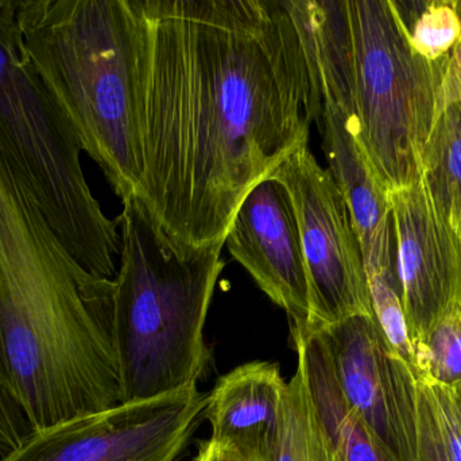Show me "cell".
I'll return each mask as SVG.
<instances>
[{
  "instance_id": "cell-14",
  "label": "cell",
  "mask_w": 461,
  "mask_h": 461,
  "mask_svg": "<svg viewBox=\"0 0 461 461\" xmlns=\"http://www.w3.org/2000/svg\"><path fill=\"white\" fill-rule=\"evenodd\" d=\"M312 409L341 461H392L344 398L327 346L314 327H290Z\"/></svg>"
},
{
  "instance_id": "cell-1",
  "label": "cell",
  "mask_w": 461,
  "mask_h": 461,
  "mask_svg": "<svg viewBox=\"0 0 461 461\" xmlns=\"http://www.w3.org/2000/svg\"><path fill=\"white\" fill-rule=\"evenodd\" d=\"M140 175L176 240H226L241 200L308 145L319 113L285 0H131Z\"/></svg>"
},
{
  "instance_id": "cell-22",
  "label": "cell",
  "mask_w": 461,
  "mask_h": 461,
  "mask_svg": "<svg viewBox=\"0 0 461 461\" xmlns=\"http://www.w3.org/2000/svg\"><path fill=\"white\" fill-rule=\"evenodd\" d=\"M456 103H461V42L452 51L441 75L436 95V119L449 106Z\"/></svg>"
},
{
  "instance_id": "cell-7",
  "label": "cell",
  "mask_w": 461,
  "mask_h": 461,
  "mask_svg": "<svg viewBox=\"0 0 461 461\" xmlns=\"http://www.w3.org/2000/svg\"><path fill=\"white\" fill-rule=\"evenodd\" d=\"M270 178L287 189L294 206L308 273L311 325L374 317L359 238L332 173L306 145L287 157Z\"/></svg>"
},
{
  "instance_id": "cell-15",
  "label": "cell",
  "mask_w": 461,
  "mask_h": 461,
  "mask_svg": "<svg viewBox=\"0 0 461 461\" xmlns=\"http://www.w3.org/2000/svg\"><path fill=\"white\" fill-rule=\"evenodd\" d=\"M422 178L461 246V103L436 119L422 152Z\"/></svg>"
},
{
  "instance_id": "cell-19",
  "label": "cell",
  "mask_w": 461,
  "mask_h": 461,
  "mask_svg": "<svg viewBox=\"0 0 461 461\" xmlns=\"http://www.w3.org/2000/svg\"><path fill=\"white\" fill-rule=\"evenodd\" d=\"M367 281L376 324L392 348L417 376L416 354L409 338L397 273L394 271L370 272Z\"/></svg>"
},
{
  "instance_id": "cell-10",
  "label": "cell",
  "mask_w": 461,
  "mask_h": 461,
  "mask_svg": "<svg viewBox=\"0 0 461 461\" xmlns=\"http://www.w3.org/2000/svg\"><path fill=\"white\" fill-rule=\"evenodd\" d=\"M387 195L395 273L417 356L433 327L454 303L461 302V246L436 208L424 178Z\"/></svg>"
},
{
  "instance_id": "cell-16",
  "label": "cell",
  "mask_w": 461,
  "mask_h": 461,
  "mask_svg": "<svg viewBox=\"0 0 461 461\" xmlns=\"http://www.w3.org/2000/svg\"><path fill=\"white\" fill-rule=\"evenodd\" d=\"M413 51L447 61L461 42V0H390Z\"/></svg>"
},
{
  "instance_id": "cell-23",
  "label": "cell",
  "mask_w": 461,
  "mask_h": 461,
  "mask_svg": "<svg viewBox=\"0 0 461 461\" xmlns=\"http://www.w3.org/2000/svg\"><path fill=\"white\" fill-rule=\"evenodd\" d=\"M194 461H249L233 449L219 446L215 441L205 440L200 443L199 452Z\"/></svg>"
},
{
  "instance_id": "cell-5",
  "label": "cell",
  "mask_w": 461,
  "mask_h": 461,
  "mask_svg": "<svg viewBox=\"0 0 461 461\" xmlns=\"http://www.w3.org/2000/svg\"><path fill=\"white\" fill-rule=\"evenodd\" d=\"M0 145L68 254L113 281L119 218H108L89 189L80 141L24 49L15 0H0Z\"/></svg>"
},
{
  "instance_id": "cell-11",
  "label": "cell",
  "mask_w": 461,
  "mask_h": 461,
  "mask_svg": "<svg viewBox=\"0 0 461 461\" xmlns=\"http://www.w3.org/2000/svg\"><path fill=\"white\" fill-rule=\"evenodd\" d=\"M224 245L258 287L286 311L290 327L312 324L297 217L289 192L279 181L265 179L244 197Z\"/></svg>"
},
{
  "instance_id": "cell-12",
  "label": "cell",
  "mask_w": 461,
  "mask_h": 461,
  "mask_svg": "<svg viewBox=\"0 0 461 461\" xmlns=\"http://www.w3.org/2000/svg\"><path fill=\"white\" fill-rule=\"evenodd\" d=\"M314 92L328 171L348 203L366 273L395 271L389 195L357 143L351 83L341 76H324L314 81Z\"/></svg>"
},
{
  "instance_id": "cell-17",
  "label": "cell",
  "mask_w": 461,
  "mask_h": 461,
  "mask_svg": "<svg viewBox=\"0 0 461 461\" xmlns=\"http://www.w3.org/2000/svg\"><path fill=\"white\" fill-rule=\"evenodd\" d=\"M417 375L454 389L461 383V302L454 303L417 352Z\"/></svg>"
},
{
  "instance_id": "cell-13",
  "label": "cell",
  "mask_w": 461,
  "mask_h": 461,
  "mask_svg": "<svg viewBox=\"0 0 461 461\" xmlns=\"http://www.w3.org/2000/svg\"><path fill=\"white\" fill-rule=\"evenodd\" d=\"M286 386L276 363H247L221 376L205 398L211 440L246 460L268 461L279 438Z\"/></svg>"
},
{
  "instance_id": "cell-8",
  "label": "cell",
  "mask_w": 461,
  "mask_h": 461,
  "mask_svg": "<svg viewBox=\"0 0 461 461\" xmlns=\"http://www.w3.org/2000/svg\"><path fill=\"white\" fill-rule=\"evenodd\" d=\"M204 408L197 386L119 403L32 433L0 461H175Z\"/></svg>"
},
{
  "instance_id": "cell-24",
  "label": "cell",
  "mask_w": 461,
  "mask_h": 461,
  "mask_svg": "<svg viewBox=\"0 0 461 461\" xmlns=\"http://www.w3.org/2000/svg\"><path fill=\"white\" fill-rule=\"evenodd\" d=\"M449 390H451L452 397H454L455 403H456V408L461 417V383L457 384L454 389Z\"/></svg>"
},
{
  "instance_id": "cell-3",
  "label": "cell",
  "mask_w": 461,
  "mask_h": 461,
  "mask_svg": "<svg viewBox=\"0 0 461 461\" xmlns=\"http://www.w3.org/2000/svg\"><path fill=\"white\" fill-rule=\"evenodd\" d=\"M113 332L122 403L197 386L210 360L204 327L224 241L192 246L169 235L137 195L123 200Z\"/></svg>"
},
{
  "instance_id": "cell-9",
  "label": "cell",
  "mask_w": 461,
  "mask_h": 461,
  "mask_svg": "<svg viewBox=\"0 0 461 461\" xmlns=\"http://www.w3.org/2000/svg\"><path fill=\"white\" fill-rule=\"evenodd\" d=\"M316 327L339 386L392 461L419 457V383L375 317L355 316Z\"/></svg>"
},
{
  "instance_id": "cell-6",
  "label": "cell",
  "mask_w": 461,
  "mask_h": 461,
  "mask_svg": "<svg viewBox=\"0 0 461 461\" xmlns=\"http://www.w3.org/2000/svg\"><path fill=\"white\" fill-rule=\"evenodd\" d=\"M357 143L387 192L422 178L446 62L427 61L406 38L390 0H344Z\"/></svg>"
},
{
  "instance_id": "cell-21",
  "label": "cell",
  "mask_w": 461,
  "mask_h": 461,
  "mask_svg": "<svg viewBox=\"0 0 461 461\" xmlns=\"http://www.w3.org/2000/svg\"><path fill=\"white\" fill-rule=\"evenodd\" d=\"M425 381L428 382L430 394H432L438 428H440L449 459L461 461V417L451 390L430 383L428 379Z\"/></svg>"
},
{
  "instance_id": "cell-18",
  "label": "cell",
  "mask_w": 461,
  "mask_h": 461,
  "mask_svg": "<svg viewBox=\"0 0 461 461\" xmlns=\"http://www.w3.org/2000/svg\"><path fill=\"white\" fill-rule=\"evenodd\" d=\"M314 414L300 370L287 382L281 429L268 461H316L313 449Z\"/></svg>"
},
{
  "instance_id": "cell-2",
  "label": "cell",
  "mask_w": 461,
  "mask_h": 461,
  "mask_svg": "<svg viewBox=\"0 0 461 461\" xmlns=\"http://www.w3.org/2000/svg\"><path fill=\"white\" fill-rule=\"evenodd\" d=\"M113 290L68 254L0 145V395L26 436L122 403Z\"/></svg>"
},
{
  "instance_id": "cell-20",
  "label": "cell",
  "mask_w": 461,
  "mask_h": 461,
  "mask_svg": "<svg viewBox=\"0 0 461 461\" xmlns=\"http://www.w3.org/2000/svg\"><path fill=\"white\" fill-rule=\"evenodd\" d=\"M419 383V457L417 461H451L436 417L428 382L417 375Z\"/></svg>"
},
{
  "instance_id": "cell-4",
  "label": "cell",
  "mask_w": 461,
  "mask_h": 461,
  "mask_svg": "<svg viewBox=\"0 0 461 461\" xmlns=\"http://www.w3.org/2000/svg\"><path fill=\"white\" fill-rule=\"evenodd\" d=\"M24 49L122 202L140 186L131 0H15Z\"/></svg>"
}]
</instances>
